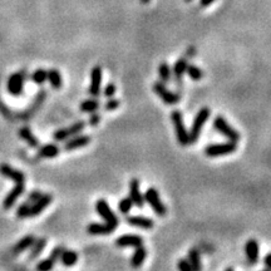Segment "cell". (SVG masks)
<instances>
[{
    "label": "cell",
    "mask_w": 271,
    "mask_h": 271,
    "mask_svg": "<svg viewBox=\"0 0 271 271\" xmlns=\"http://www.w3.org/2000/svg\"><path fill=\"white\" fill-rule=\"evenodd\" d=\"M210 116L211 111L207 107H203V108H201L197 112V115H196L195 119H193L192 126H191V130L188 131V141H190L191 145H193V143H196V142L199 141L200 135H201L202 132V128L205 127L206 122H207V119L210 118Z\"/></svg>",
    "instance_id": "6da1fadb"
},
{
    "label": "cell",
    "mask_w": 271,
    "mask_h": 271,
    "mask_svg": "<svg viewBox=\"0 0 271 271\" xmlns=\"http://www.w3.org/2000/svg\"><path fill=\"white\" fill-rule=\"evenodd\" d=\"M171 120L172 124H173V128H175L178 143H180L181 146H184V147L190 145V141H188V131H187L186 126H185L184 116H182V113H181L178 109L172 111Z\"/></svg>",
    "instance_id": "7a4b0ae2"
},
{
    "label": "cell",
    "mask_w": 271,
    "mask_h": 271,
    "mask_svg": "<svg viewBox=\"0 0 271 271\" xmlns=\"http://www.w3.org/2000/svg\"><path fill=\"white\" fill-rule=\"evenodd\" d=\"M143 197H145V202H147L148 205L152 207V210L154 211V214H156L157 216H166V214H167V207H166V205L162 202V200H161L160 197V193H158V191H157L154 187H148L147 191H146L145 195H143Z\"/></svg>",
    "instance_id": "3957f363"
},
{
    "label": "cell",
    "mask_w": 271,
    "mask_h": 271,
    "mask_svg": "<svg viewBox=\"0 0 271 271\" xmlns=\"http://www.w3.org/2000/svg\"><path fill=\"white\" fill-rule=\"evenodd\" d=\"M214 128L219 133H221L222 136H225L226 138L231 142L237 143V141H240V133L231 126V124L222 117V116H217L214 119Z\"/></svg>",
    "instance_id": "277c9868"
},
{
    "label": "cell",
    "mask_w": 271,
    "mask_h": 271,
    "mask_svg": "<svg viewBox=\"0 0 271 271\" xmlns=\"http://www.w3.org/2000/svg\"><path fill=\"white\" fill-rule=\"evenodd\" d=\"M96 211L97 214L100 215L104 220L105 223H108L109 226H112L113 229H116L118 226V217L117 215L113 212V210L111 208V206L108 205V202L105 201L104 199H100L96 202Z\"/></svg>",
    "instance_id": "5b68a950"
},
{
    "label": "cell",
    "mask_w": 271,
    "mask_h": 271,
    "mask_svg": "<svg viewBox=\"0 0 271 271\" xmlns=\"http://www.w3.org/2000/svg\"><path fill=\"white\" fill-rule=\"evenodd\" d=\"M237 148L235 142H225V143H215L205 148V154L207 157H220L234 153Z\"/></svg>",
    "instance_id": "8992f818"
},
{
    "label": "cell",
    "mask_w": 271,
    "mask_h": 271,
    "mask_svg": "<svg viewBox=\"0 0 271 271\" xmlns=\"http://www.w3.org/2000/svg\"><path fill=\"white\" fill-rule=\"evenodd\" d=\"M153 92L157 96L160 97L161 100H162V102L167 105L177 104V103L180 102V96L167 89L165 83H162L161 81L153 83Z\"/></svg>",
    "instance_id": "52a82bcc"
},
{
    "label": "cell",
    "mask_w": 271,
    "mask_h": 271,
    "mask_svg": "<svg viewBox=\"0 0 271 271\" xmlns=\"http://www.w3.org/2000/svg\"><path fill=\"white\" fill-rule=\"evenodd\" d=\"M25 79H27V73H25L24 69L10 75L9 79H8V92L12 96H20V94H23Z\"/></svg>",
    "instance_id": "ba28073f"
},
{
    "label": "cell",
    "mask_w": 271,
    "mask_h": 271,
    "mask_svg": "<svg viewBox=\"0 0 271 271\" xmlns=\"http://www.w3.org/2000/svg\"><path fill=\"white\" fill-rule=\"evenodd\" d=\"M85 122H83V120H78V122L73 123L72 126L67 127V128H60V130L55 131L54 135H53V138H54L55 141H59V142L66 141V139L70 138V137H73V136L82 133V131L85 130Z\"/></svg>",
    "instance_id": "9c48e42d"
},
{
    "label": "cell",
    "mask_w": 271,
    "mask_h": 271,
    "mask_svg": "<svg viewBox=\"0 0 271 271\" xmlns=\"http://www.w3.org/2000/svg\"><path fill=\"white\" fill-rule=\"evenodd\" d=\"M51 200H53V196L49 195V193L42 195L40 196V199H38L35 202H33V203L29 206L28 211L25 212V217H34L42 214L43 210L51 205Z\"/></svg>",
    "instance_id": "30bf717a"
},
{
    "label": "cell",
    "mask_w": 271,
    "mask_h": 271,
    "mask_svg": "<svg viewBox=\"0 0 271 271\" xmlns=\"http://www.w3.org/2000/svg\"><path fill=\"white\" fill-rule=\"evenodd\" d=\"M102 67L96 66L90 70V85H89V94L93 97H98L101 94V87H102Z\"/></svg>",
    "instance_id": "8fae6325"
},
{
    "label": "cell",
    "mask_w": 271,
    "mask_h": 271,
    "mask_svg": "<svg viewBox=\"0 0 271 271\" xmlns=\"http://www.w3.org/2000/svg\"><path fill=\"white\" fill-rule=\"evenodd\" d=\"M25 191V185L24 182H20V184H17L14 187H13V190L9 191V193L5 196V199L3 201V207L5 210H9L12 208L13 206L15 205V202L18 201V199L20 197Z\"/></svg>",
    "instance_id": "7c38bea8"
},
{
    "label": "cell",
    "mask_w": 271,
    "mask_h": 271,
    "mask_svg": "<svg viewBox=\"0 0 271 271\" xmlns=\"http://www.w3.org/2000/svg\"><path fill=\"white\" fill-rule=\"evenodd\" d=\"M66 143H64V151L67 152H70L73 150H77V148H82V147H85L90 142V137L87 135H75L70 138L66 139Z\"/></svg>",
    "instance_id": "4fadbf2b"
},
{
    "label": "cell",
    "mask_w": 271,
    "mask_h": 271,
    "mask_svg": "<svg viewBox=\"0 0 271 271\" xmlns=\"http://www.w3.org/2000/svg\"><path fill=\"white\" fill-rule=\"evenodd\" d=\"M131 200H132L133 205L137 206V207H143L145 206V197L141 193L139 190V181L137 178H133L130 182V196H128Z\"/></svg>",
    "instance_id": "5bb4252c"
},
{
    "label": "cell",
    "mask_w": 271,
    "mask_h": 271,
    "mask_svg": "<svg viewBox=\"0 0 271 271\" xmlns=\"http://www.w3.org/2000/svg\"><path fill=\"white\" fill-rule=\"evenodd\" d=\"M0 173L6 178H10L15 182V184H20V182H25V175L21 171L13 169L12 166L3 163L0 165Z\"/></svg>",
    "instance_id": "9a60e30c"
},
{
    "label": "cell",
    "mask_w": 271,
    "mask_h": 271,
    "mask_svg": "<svg viewBox=\"0 0 271 271\" xmlns=\"http://www.w3.org/2000/svg\"><path fill=\"white\" fill-rule=\"evenodd\" d=\"M259 242L255 238L247 240L245 245V254H246L247 261L250 262L251 265H255L256 262L259 261Z\"/></svg>",
    "instance_id": "2e32d148"
},
{
    "label": "cell",
    "mask_w": 271,
    "mask_h": 271,
    "mask_svg": "<svg viewBox=\"0 0 271 271\" xmlns=\"http://www.w3.org/2000/svg\"><path fill=\"white\" fill-rule=\"evenodd\" d=\"M139 245H143V237L138 235H123L116 240L118 247H137Z\"/></svg>",
    "instance_id": "e0dca14e"
},
{
    "label": "cell",
    "mask_w": 271,
    "mask_h": 271,
    "mask_svg": "<svg viewBox=\"0 0 271 271\" xmlns=\"http://www.w3.org/2000/svg\"><path fill=\"white\" fill-rule=\"evenodd\" d=\"M115 229L105 222H92L87 226V232L90 235H109Z\"/></svg>",
    "instance_id": "ac0fdd59"
},
{
    "label": "cell",
    "mask_w": 271,
    "mask_h": 271,
    "mask_svg": "<svg viewBox=\"0 0 271 271\" xmlns=\"http://www.w3.org/2000/svg\"><path fill=\"white\" fill-rule=\"evenodd\" d=\"M127 223L135 227H139V229L151 230L154 226V222L152 219H148L145 216H130L127 217Z\"/></svg>",
    "instance_id": "d6986e66"
},
{
    "label": "cell",
    "mask_w": 271,
    "mask_h": 271,
    "mask_svg": "<svg viewBox=\"0 0 271 271\" xmlns=\"http://www.w3.org/2000/svg\"><path fill=\"white\" fill-rule=\"evenodd\" d=\"M146 257H147V249L143 245L136 247L135 253H133L132 257H131V266L133 269H138L143 265Z\"/></svg>",
    "instance_id": "ffe728a7"
},
{
    "label": "cell",
    "mask_w": 271,
    "mask_h": 271,
    "mask_svg": "<svg viewBox=\"0 0 271 271\" xmlns=\"http://www.w3.org/2000/svg\"><path fill=\"white\" fill-rule=\"evenodd\" d=\"M186 68H187V60L186 58H180V59L176 60L175 66H173V70H172V74L175 77L176 83L180 85L182 79H184V75L186 74Z\"/></svg>",
    "instance_id": "44dd1931"
},
{
    "label": "cell",
    "mask_w": 271,
    "mask_h": 271,
    "mask_svg": "<svg viewBox=\"0 0 271 271\" xmlns=\"http://www.w3.org/2000/svg\"><path fill=\"white\" fill-rule=\"evenodd\" d=\"M34 241H35V237H34L33 235L24 236V237L20 238V240L14 245V247H13V254L18 255V254L20 253H24L25 250L30 249V246L33 245Z\"/></svg>",
    "instance_id": "7402d4cb"
},
{
    "label": "cell",
    "mask_w": 271,
    "mask_h": 271,
    "mask_svg": "<svg viewBox=\"0 0 271 271\" xmlns=\"http://www.w3.org/2000/svg\"><path fill=\"white\" fill-rule=\"evenodd\" d=\"M60 148L58 147L54 143H49V145H45L43 147L39 148L38 151V157L40 158H54L59 154Z\"/></svg>",
    "instance_id": "603a6c76"
},
{
    "label": "cell",
    "mask_w": 271,
    "mask_h": 271,
    "mask_svg": "<svg viewBox=\"0 0 271 271\" xmlns=\"http://www.w3.org/2000/svg\"><path fill=\"white\" fill-rule=\"evenodd\" d=\"M47 81L51 83V85L54 89H59L63 85V79H62V74L59 73V70L55 68L47 70Z\"/></svg>",
    "instance_id": "cb8c5ba5"
},
{
    "label": "cell",
    "mask_w": 271,
    "mask_h": 271,
    "mask_svg": "<svg viewBox=\"0 0 271 271\" xmlns=\"http://www.w3.org/2000/svg\"><path fill=\"white\" fill-rule=\"evenodd\" d=\"M19 137L24 139L28 143V146H30L32 148H36L39 146V141L36 138L35 136L33 135V132L30 131V128L28 127H23L19 130Z\"/></svg>",
    "instance_id": "d4e9b609"
},
{
    "label": "cell",
    "mask_w": 271,
    "mask_h": 271,
    "mask_svg": "<svg viewBox=\"0 0 271 271\" xmlns=\"http://www.w3.org/2000/svg\"><path fill=\"white\" fill-rule=\"evenodd\" d=\"M187 260L190 262L192 271H202V262L200 253L196 249H190L188 250V255H187Z\"/></svg>",
    "instance_id": "484cf974"
},
{
    "label": "cell",
    "mask_w": 271,
    "mask_h": 271,
    "mask_svg": "<svg viewBox=\"0 0 271 271\" xmlns=\"http://www.w3.org/2000/svg\"><path fill=\"white\" fill-rule=\"evenodd\" d=\"M45 246H47V240H45L44 237L38 238V240L34 241L33 245L30 246V253H29V257H28V259L33 260V259H35V257H38V256L43 253V250H44Z\"/></svg>",
    "instance_id": "4316f807"
},
{
    "label": "cell",
    "mask_w": 271,
    "mask_h": 271,
    "mask_svg": "<svg viewBox=\"0 0 271 271\" xmlns=\"http://www.w3.org/2000/svg\"><path fill=\"white\" fill-rule=\"evenodd\" d=\"M60 261H62V264H63L64 266H67V268H70V266H74L75 264H77V261H78V255H77V253L73 250H64L63 254H62V256H60Z\"/></svg>",
    "instance_id": "83f0119b"
},
{
    "label": "cell",
    "mask_w": 271,
    "mask_h": 271,
    "mask_svg": "<svg viewBox=\"0 0 271 271\" xmlns=\"http://www.w3.org/2000/svg\"><path fill=\"white\" fill-rule=\"evenodd\" d=\"M158 75H160L161 82L165 83V85L166 83H169V82H171V78H172L171 67L166 63V62H163V63H161L160 66H158Z\"/></svg>",
    "instance_id": "f1b7e54d"
},
{
    "label": "cell",
    "mask_w": 271,
    "mask_h": 271,
    "mask_svg": "<svg viewBox=\"0 0 271 271\" xmlns=\"http://www.w3.org/2000/svg\"><path fill=\"white\" fill-rule=\"evenodd\" d=\"M98 108H100V103L94 98L85 100L79 104V109L85 113H92V112H96Z\"/></svg>",
    "instance_id": "f546056e"
},
{
    "label": "cell",
    "mask_w": 271,
    "mask_h": 271,
    "mask_svg": "<svg viewBox=\"0 0 271 271\" xmlns=\"http://www.w3.org/2000/svg\"><path fill=\"white\" fill-rule=\"evenodd\" d=\"M186 74L196 82L203 78V72H202V69L197 66H195V64H187Z\"/></svg>",
    "instance_id": "4dcf8cb0"
},
{
    "label": "cell",
    "mask_w": 271,
    "mask_h": 271,
    "mask_svg": "<svg viewBox=\"0 0 271 271\" xmlns=\"http://www.w3.org/2000/svg\"><path fill=\"white\" fill-rule=\"evenodd\" d=\"M132 207H133V202L130 197H124V199H122L119 202H118V210H119L120 214L123 215L130 214V211L132 210Z\"/></svg>",
    "instance_id": "1f68e13d"
},
{
    "label": "cell",
    "mask_w": 271,
    "mask_h": 271,
    "mask_svg": "<svg viewBox=\"0 0 271 271\" xmlns=\"http://www.w3.org/2000/svg\"><path fill=\"white\" fill-rule=\"evenodd\" d=\"M55 265V261L54 260H51V257H47V259L42 260L36 264V271H51V269L54 268Z\"/></svg>",
    "instance_id": "d6a6232c"
},
{
    "label": "cell",
    "mask_w": 271,
    "mask_h": 271,
    "mask_svg": "<svg viewBox=\"0 0 271 271\" xmlns=\"http://www.w3.org/2000/svg\"><path fill=\"white\" fill-rule=\"evenodd\" d=\"M32 79L35 85H43L44 82H47V70L43 68H38L35 72L32 74Z\"/></svg>",
    "instance_id": "836d02e7"
},
{
    "label": "cell",
    "mask_w": 271,
    "mask_h": 271,
    "mask_svg": "<svg viewBox=\"0 0 271 271\" xmlns=\"http://www.w3.org/2000/svg\"><path fill=\"white\" fill-rule=\"evenodd\" d=\"M119 101L118 100H116V98H108V101L105 102V104H104V109L105 111H108V112H111V111H115V109H117L118 107H119Z\"/></svg>",
    "instance_id": "e575fe53"
},
{
    "label": "cell",
    "mask_w": 271,
    "mask_h": 271,
    "mask_svg": "<svg viewBox=\"0 0 271 271\" xmlns=\"http://www.w3.org/2000/svg\"><path fill=\"white\" fill-rule=\"evenodd\" d=\"M103 94H104V97H107V98H112V97L115 96V94H116V85H115V83L109 82L108 85L104 87V89H103Z\"/></svg>",
    "instance_id": "d590c367"
},
{
    "label": "cell",
    "mask_w": 271,
    "mask_h": 271,
    "mask_svg": "<svg viewBox=\"0 0 271 271\" xmlns=\"http://www.w3.org/2000/svg\"><path fill=\"white\" fill-rule=\"evenodd\" d=\"M66 250V247L64 246H57L53 249V251L51 253V255H49V257H51V260H54L55 262L58 261V260L60 259V256H62V254H63V251Z\"/></svg>",
    "instance_id": "8d00e7d4"
},
{
    "label": "cell",
    "mask_w": 271,
    "mask_h": 271,
    "mask_svg": "<svg viewBox=\"0 0 271 271\" xmlns=\"http://www.w3.org/2000/svg\"><path fill=\"white\" fill-rule=\"evenodd\" d=\"M177 268L178 271H192V268H191L190 262L187 259H180L177 261Z\"/></svg>",
    "instance_id": "74e56055"
},
{
    "label": "cell",
    "mask_w": 271,
    "mask_h": 271,
    "mask_svg": "<svg viewBox=\"0 0 271 271\" xmlns=\"http://www.w3.org/2000/svg\"><path fill=\"white\" fill-rule=\"evenodd\" d=\"M29 206L30 203L27 201H25L24 203H21V205L18 207V210H17V216L20 217V219H25V212L28 211Z\"/></svg>",
    "instance_id": "f35d334b"
},
{
    "label": "cell",
    "mask_w": 271,
    "mask_h": 271,
    "mask_svg": "<svg viewBox=\"0 0 271 271\" xmlns=\"http://www.w3.org/2000/svg\"><path fill=\"white\" fill-rule=\"evenodd\" d=\"M101 116L98 115V113H96V112H92L90 113V116H89V124L90 126H93V127H96V126H98V123L101 122Z\"/></svg>",
    "instance_id": "ab89813d"
},
{
    "label": "cell",
    "mask_w": 271,
    "mask_h": 271,
    "mask_svg": "<svg viewBox=\"0 0 271 271\" xmlns=\"http://www.w3.org/2000/svg\"><path fill=\"white\" fill-rule=\"evenodd\" d=\"M42 195H43V193L40 192V191H38V190L33 191V192L29 193V196H28L27 202H29L30 205H32V203H33V202H35L36 200L40 199V196H42Z\"/></svg>",
    "instance_id": "60d3db41"
},
{
    "label": "cell",
    "mask_w": 271,
    "mask_h": 271,
    "mask_svg": "<svg viewBox=\"0 0 271 271\" xmlns=\"http://www.w3.org/2000/svg\"><path fill=\"white\" fill-rule=\"evenodd\" d=\"M264 262H265L266 268L270 269V270H271V253L268 254V255L265 256V259H264Z\"/></svg>",
    "instance_id": "b9f144b4"
},
{
    "label": "cell",
    "mask_w": 271,
    "mask_h": 271,
    "mask_svg": "<svg viewBox=\"0 0 271 271\" xmlns=\"http://www.w3.org/2000/svg\"><path fill=\"white\" fill-rule=\"evenodd\" d=\"M214 1L215 0H200V5H201L202 8H206V6L211 5Z\"/></svg>",
    "instance_id": "7bdbcfd3"
},
{
    "label": "cell",
    "mask_w": 271,
    "mask_h": 271,
    "mask_svg": "<svg viewBox=\"0 0 271 271\" xmlns=\"http://www.w3.org/2000/svg\"><path fill=\"white\" fill-rule=\"evenodd\" d=\"M141 1H142V3H143V4H148V3H150V1H151V0H141Z\"/></svg>",
    "instance_id": "ee69618b"
},
{
    "label": "cell",
    "mask_w": 271,
    "mask_h": 271,
    "mask_svg": "<svg viewBox=\"0 0 271 271\" xmlns=\"http://www.w3.org/2000/svg\"><path fill=\"white\" fill-rule=\"evenodd\" d=\"M225 271H235V270H234V269H232V268H229V269H226Z\"/></svg>",
    "instance_id": "f6af8a7d"
},
{
    "label": "cell",
    "mask_w": 271,
    "mask_h": 271,
    "mask_svg": "<svg viewBox=\"0 0 271 271\" xmlns=\"http://www.w3.org/2000/svg\"><path fill=\"white\" fill-rule=\"evenodd\" d=\"M262 271H271L270 269H265V270H262Z\"/></svg>",
    "instance_id": "bcb514c9"
},
{
    "label": "cell",
    "mask_w": 271,
    "mask_h": 271,
    "mask_svg": "<svg viewBox=\"0 0 271 271\" xmlns=\"http://www.w3.org/2000/svg\"><path fill=\"white\" fill-rule=\"evenodd\" d=\"M185 1H187V3H188V1H191V0H185Z\"/></svg>",
    "instance_id": "7dc6e473"
}]
</instances>
